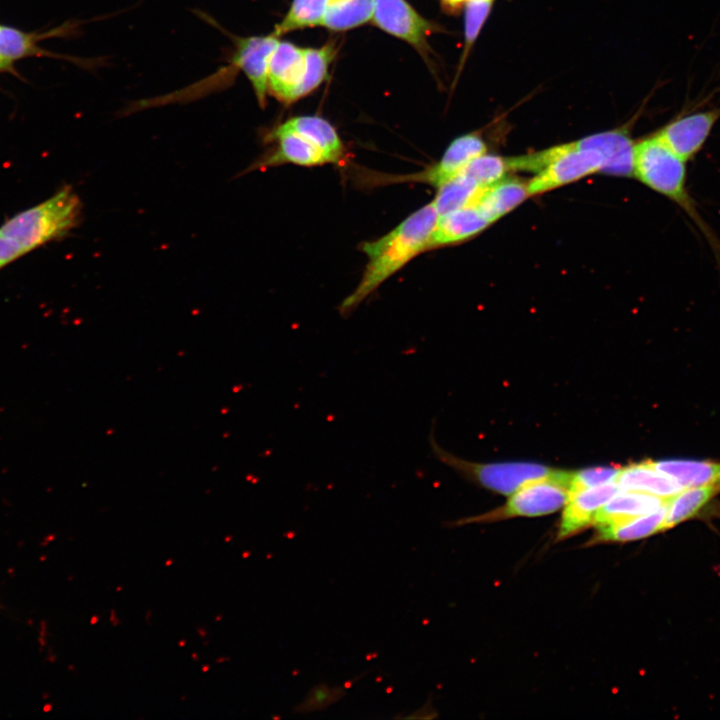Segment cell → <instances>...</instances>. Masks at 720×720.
Returning <instances> with one entry per match:
<instances>
[{
    "label": "cell",
    "mask_w": 720,
    "mask_h": 720,
    "mask_svg": "<svg viewBox=\"0 0 720 720\" xmlns=\"http://www.w3.org/2000/svg\"><path fill=\"white\" fill-rule=\"evenodd\" d=\"M528 196V182L517 178L502 179L483 189L473 204L492 223L516 208Z\"/></svg>",
    "instance_id": "obj_17"
},
{
    "label": "cell",
    "mask_w": 720,
    "mask_h": 720,
    "mask_svg": "<svg viewBox=\"0 0 720 720\" xmlns=\"http://www.w3.org/2000/svg\"><path fill=\"white\" fill-rule=\"evenodd\" d=\"M335 54L334 42L320 48H306L305 72L294 94V102L311 93L325 80Z\"/></svg>",
    "instance_id": "obj_25"
},
{
    "label": "cell",
    "mask_w": 720,
    "mask_h": 720,
    "mask_svg": "<svg viewBox=\"0 0 720 720\" xmlns=\"http://www.w3.org/2000/svg\"><path fill=\"white\" fill-rule=\"evenodd\" d=\"M666 505L640 516L598 526L596 542H627L665 530Z\"/></svg>",
    "instance_id": "obj_20"
},
{
    "label": "cell",
    "mask_w": 720,
    "mask_h": 720,
    "mask_svg": "<svg viewBox=\"0 0 720 720\" xmlns=\"http://www.w3.org/2000/svg\"><path fill=\"white\" fill-rule=\"evenodd\" d=\"M429 445L434 457L464 478L494 492L511 495L523 485L554 474L557 469L531 462L478 463L462 459L442 448L430 431Z\"/></svg>",
    "instance_id": "obj_5"
},
{
    "label": "cell",
    "mask_w": 720,
    "mask_h": 720,
    "mask_svg": "<svg viewBox=\"0 0 720 720\" xmlns=\"http://www.w3.org/2000/svg\"><path fill=\"white\" fill-rule=\"evenodd\" d=\"M227 660H229L228 657H221V658H219V659H216V662H217V663H220V662H223V661L225 662V661H227Z\"/></svg>",
    "instance_id": "obj_37"
},
{
    "label": "cell",
    "mask_w": 720,
    "mask_h": 720,
    "mask_svg": "<svg viewBox=\"0 0 720 720\" xmlns=\"http://www.w3.org/2000/svg\"><path fill=\"white\" fill-rule=\"evenodd\" d=\"M514 170L536 172L528 182L530 195L547 192L579 180L604 167L603 156L595 149L579 148L574 142L512 159Z\"/></svg>",
    "instance_id": "obj_4"
},
{
    "label": "cell",
    "mask_w": 720,
    "mask_h": 720,
    "mask_svg": "<svg viewBox=\"0 0 720 720\" xmlns=\"http://www.w3.org/2000/svg\"><path fill=\"white\" fill-rule=\"evenodd\" d=\"M198 634L203 638L205 635H207L206 630H204L202 627L197 629Z\"/></svg>",
    "instance_id": "obj_36"
},
{
    "label": "cell",
    "mask_w": 720,
    "mask_h": 720,
    "mask_svg": "<svg viewBox=\"0 0 720 720\" xmlns=\"http://www.w3.org/2000/svg\"><path fill=\"white\" fill-rule=\"evenodd\" d=\"M510 170L508 159L484 153L470 161L460 173L471 178L481 189H485L502 180Z\"/></svg>",
    "instance_id": "obj_27"
},
{
    "label": "cell",
    "mask_w": 720,
    "mask_h": 720,
    "mask_svg": "<svg viewBox=\"0 0 720 720\" xmlns=\"http://www.w3.org/2000/svg\"><path fill=\"white\" fill-rule=\"evenodd\" d=\"M615 483L621 491L643 492L663 499L683 489L676 480L655 469L650 460L621 467Z\"/></svg>",
    "instance_id": "obj_16"
},
{
    "label": "cell",
    "mask_w": 720,
    "mask_h": 720,
    "mask_svg": "<svg viewBox=\"0 0 720 720\" xmlns=\"http://www.w3.org/2000/svg\"><path fill=\"white\" fill-rule=\"evenodd\" d=\"M437 218L438 213L431 201L387 234L374 241L363 242L360 249L366 254L368 262L359 284L339 304L338 312L343 317L351 315L389 277L426 251Z\"/></svg>",
    "instance_id": "obj_1"
},
{
    "label": "cell",
    "mask_w": 720,
    "mask_h": 720,
    "mask_svg": "<svg viewBox=\"0 0 720 720\" xmlns=\"http://www.w3.org/2000/svg\"><path fill=\"white\" fill-rule=\"evenodd\" d=\"M658 471L676 480L683 488L720 484V462L695 459L650 460Z\"/></svg>",
    "instance_id": "obj_21"
},
{
    "label": "cell",
    "mask_w": 720,
    "mask_h": 720,
    "mask_svg": "<svg viewBox=\"0 0 720 720\" xmlns=\"http://www.w3.org/2000/svg\"><path fill=\"white\" fill-rule=\"evenodd\" d=\"M663 499L636 491H620L597 512L593 524L598 527L653 512L667 504Z\"/></svg>",
    "instance_id": "obj_18"
},
{
    "label": "cell",
    "mask_w": 720,
    "mask_h": 720,
    "mask_svg": "<svg viewBox=\"0 0 720 720\" xmlns=\"http://www.w3.org/2000/svg\"><path fill=\"white\" fill-rule=\"evenodd\" d=\"M191 656H192L195 660H198L197 654L193 653Z\"/></svg>",
    "instance_id": "obj_38"
},
{
    "label": "cell",
    "mask_w": 720,
    "mask_h": 720,
    "mask_svg": "<svg viewBox=\"0 0 720 720\" xmlns=\"http://www.w3.org/2000/svg\"><path fill=\"white\" fill-rule=\"evenodd\" d=\"M330 0H293L289 11L275 26L273 33L281 35L306 27L321 25Z\"/></svg>",
    "instance_id": "obj_26"
},
{
    "label": "cell",
    "mask_w": 720,
    "mask_h": 720,
    "mask_svg": "<svg viewBox=\"0 0 720 720\" xmlns=\"http://www.w3.org/2000/svg\"><path fill=\"white\" fill-rule=\"evenodd\" d=\"M720 119V107L682 112L657 133L664 143L688 162L704 147Z\"/></svg>",
    "instance_id": "obj_7"
},
{
    "label": "cell",
    "mask_w": 720,
    "mask_h": 720,
    "mask_svg": "<svg viewBox=\"0 0 720 720\" xmlns=\"http://www.w3.org/2000/svg\"><path fill=\"white\" fill-rule=\"evenodd\" d=\"M373 23L383 31L400 38L420 52L427 48V37L433 25L419 15L405 0H374Z\"/></svg>",
    "instance_id": "obj_8"
},
{
    "label": "cell",
    "mask_w": 720,
    "mask_h": 720,
    "mask_svg": "<svg viewBox=\"0 0 720 720\" xmlns=\"http://www.w3.org/2000/svg\"><path fill=\"white\" fill-rule=\"evenodd\" d=\"M264 140L275 142L274 149L255 161L247 171L275 167L285 163L306 167L331 163L321 148L306 137L294 132L274 128L265 135Z\"/></svg>",
    "instance_id": "obj_10"
},
{
    "label": "cell",
    "mask_w": 720,
    "mask_h": 720,
    "mask_svg": "<svg viewBox=\"0 0 720 720\" xmlns=\"http://www.w3.org/2000/svg\"><path fill=\"white\" fill-rule=\"evenodd\" d=\"M686 163L664 143L657 132L635 143L634 176L678 205L693 221L711 247L720 271V240L700 214L687 188Z\"/></svg>",
    "instance_id": "obj_2"
},
{
    "label": "cell",
    "mask_w": 720,
    "mask_h": 720,
    "mask_svg": "<svg viewBox=\"0 0 720 720\" xmlns=\"http://www.w3.org/2000/svg\"><path fill=\"white\" fill-rule=\"evenodd\" d=\"M82 203L71 186L6 220L0 234L28 252L66 236L81 217Z\"/></svg>",
    "instance_id": "obj_3"
},
{
    "label": "cell",
    "mask_w": 720,
    "mask_h": 720,
    "mask_svg": "<svg viewBox=\"0 0 720 720\" xmlns=\"http://www.w3.org/2000/svg\"><path fill=\"white\" fill-rule=\"evenodd\" d=\"M719 491L720 484L683 488L667 501L664 529L696 516Z\"/></svg>",
    "instance_id": "obj_22"
},
{
    "label": "cell",
    "mask_w": 720,
    "mask_h": 720,
    "mask_svg": "<svg viewBox=\"0 0 720 720\" xmlns=\"http://www.w3.org/2000/svg\"><path fill=\"white\" fill-rule=\"evenodd\" d=\"M116 616H117V615H116L115 610H114V609H111V611H110V622H111L112 625H114V626L119 625V623H120V620H119Z\"/></svg>",
    "instance_id": "obj_35"
},
{
    "label": "cell",
    "mask_w": 720,
    "mask_h": 720,
    "mask_svg": "<svg viewBox=\"0 0 720 720\" xmlns=\"http://www.w3.org/2000/svg\"><path fill=\"white\" fill-rule=\"evenodd\" d=\"M374 0H330L321 25L345 31L372 20Z\"/></svg>",
    "instance_id": "obj_23"
},
{
    "label": "cell",
    "mask_w": 720,
    "mask_h": 720,
    "mask_svg": "<svg viewBox=\"0 0 720 720\" xmlns=\"http://www.w3.org/2000/svg\"><path fill=\"white\" fill-rule=\"evenodd\" d=\"M486 150V143L479 134L459 136L449 144L438 162L424 171L398 177V181H415L440 187Z\"/></svg>",
    "instance_id": "obj_11"
},
{
    "label": "cell",
    "mask_w": 720,
    "mask_h": 720,
    "mask_svg": "<svg viewBox=\"0 0 720 720\" xmlns=\"http://www.w3.org/2000/svg\"><path fill=\"white\" fill-rule=\"evenodd\" d=\"M345 694L344 687L319 683L310 688L305 698L294 707L293 711L297 714L322 711L341 700Z\"/></svg>",
    "instance_id": "obj_29"
},
{
    "label": "cell",
    "mask_w": 720,
    "mask_h": 720,
    "mask_svg": "<svg viewBox=\"0 0 720 720\" xmlns=\"http://www.w3.org/2000/svg\"><path fill=\"white\" fill-rule=\"evenodd\" d=\"M171 562H172V560H171V559H169V561H166V565H170V564H171Z\"/></svg>",
    "instance_id": "obj_40"
},
{
    "label": "cell",
    "mask_w": 720,
    "mask_h": 720,
    "mask_svg": "<svg viewBox=\"0 0 720 720\" xmlns=\"http://www.w3.org/2000/svg\"><path fill=\"white\" fill-rule=\"evenodd\" d=\"M444 4L451 8H457L462 5H465L469 0H441Z\"/></svg>",
    "instance_id": "obj_34"
},
{
    "label": "cell",
    "mask_w": 720,
    "mask_h": 720,
    "mask_svg": "<svg viewBox=\"0 0 720 720\" xmlns=\"http://www.w3.org/2000/svg\"><path fill=\"white\" fill-rule=\"evenodd\" d=\"M234 43L232 59L238 64L254 90L258 104L264 107L268 94V67L279 37L273 32L265 36L239 37L229 34Z\"/></svg>",
    "instance_id": "obj_9"
},
{
    "label": "cell",
    "mask_w": 720,
    "mask_h": 720,
    "mask_svg": "<svg viewBox=\"0 0 720 720\" xmlns=\"http://www.w3.org/2000/svg\"><path fill=\"white\" fill-rule=\"evenodd\" d=\"M621 489L615 482L576 491L569 495L561 517L558 539H563L593 524L599 509Z\"/></svg>",
    "instance_id": "obj_13"
},
{
    "label": "cell",
    "mask_w": 720,
    "mask_h": 720,
    "mask_svg": "<svg viewBox=\"0 0 720 720\" xmlns=\"http://www.w3.org/2000/svg\"><path fill=\"white\" fill-rule=\"evenodd\" d=\"M220 618H221V615H218V617H217V618H215V620H217V621H218V620H219Z\"/></svg>",
    "instance_id": "obj_41"
},
{
    "label": "cell",
    "mask_w": 720,
    "mask_h": 720,
    "mask_svg": "<svg viewBox=\"0 0 720 720\" xmlns=\"http://www.w3.org/2000/svg\"><path fill=\"white\" fill-rule=\"evenodd\" d=\"M494 0H469L465 3V47L461 63L463 64L471 46L481 31Z\"/></svg>",
    "instance_id": "obj_30"
},
{
    "label": "cell",
    "mask_w": 720,
    "mask_h": 720,
    "mask_svg": "<svg viewBox=\"0 0 720 720\" xmlns=\"http://www.w3.org/2000/svg\"><path fill=\"white\" fill-rule=\"evenodd\" d=\"M434 710L429 703L422 705L418 710L412 712L410 715L405 716L407 719H427L434 718Z\"/></svg>",
    "instance_id": "obj_33"
},
{
    "label": "cell",
    "mask_w": 720,
    "mask_h": 720,
    "mask_svg": "<svg viewBox=\"0 0 720 720\" xmlns=\"http://www.w3.org/2000/svg\"><path fill=\"white\" fill-rule=\"evenodd\" d=\"M34 35L0 25V70L13 61L36 53Z\"/></svg>",
    "instance_id": "obj_28"
},
{
    "label": "cell",
    "mask_w": 720,
    "mask_h": 720,
    "mask_svg": "<svg viewBox=\"0 0 720 720\" xmlns=\"http://www.w3.org/2000/svg\"><path fill=\"white\" fill-rule=\"evenodd\" d=\"M306 137L321 148L331 163L342 160L344 145L335 128L324 118L318 116H297L275 127Z\"/></svg>",
    "instance_id": "obj_19"
},
{
    "label": "cell",
    "mask_w": 720,
    "mask_h": 720,
    "mask_svg": "<svg viewBox=\"0 0 720 720\" xmlns=\"http://www.w3.org/2000/svg\"><path fill=\"white\" fill-rule=\"evenodd\" d=\"M574 143L579 148L595 149L603 156V173L623 177L634 175L635 142L627 129L593 134Z\"/></svg>",
    "instance_id": "obj_14"
},
{
    "label": "cell",
    "mask_w": 720,
    "mask_h": 720,
    "mask_svg": "<svg viewBox=\"0 0 720 720\" xmlns=\"http://www.w3.org/2000/svg\"><path fill=\"white\" fill-rule=\"evenodd\" d=\"M572 471L557 469L548 476L523 485L494 511L457 520L453 525L496 521L513 517H535L564 507L570 495Z\"/></svg>",
    "instance_id": "obj_6"
},
{
    "label": "cell",
    "mask_w": 720,
    "mask_h": 720,
    "mask_svg": "<svg viewBox=\"0 0 720 720\" xmlns=\"http://www.w3.org/2000/svg\"><path fill=\"white\" fill-rule=\"evenodd\" d=\"M207 669L209 670V666H204V667L202 668V670H203L204 672H205Z\"/></svg>",
    "instance_id": "obj_39"
},
{
    "label": "cell",
    "mask_w": 720,
    "mask_h": 720,
    "mask_svg": "<svg viewBox=\"0 0 720 720\" xmlns=\"http://www.w3.org/2000/svg\"><path fill=\"white\" fill-rule=\"evenodd\" d=\"M619 469V467L614 466H601L572 472L570 494L582 489L615 482Z\"/></svg>",
    "instance_id": "obj_31"
},
{
    "label": "cell",
    "mask_w": 720,
    "mask_h": 720,
    "mask_svg": "<svg viewBox=\"0 0 720 720\" xmlns=\"http://www.w3.org/2000/svg\"><path fill=\"white\" fill-rule=\"evenodd\" d=\"M306 64V49L290 42L279 41L268 67V93L279 101L291 104L300 85Z\"/></svg>",
    "instance_id": "obj_12"
},
{
    "label": "cell",
    "mask_w": 720,
    "mask_h": 720,
    "mask_svg": "<svg viewBox=\"0 0 720 720\" xmlns=\"http://www.w3.org/2000/svg\"><path fill=\"white\" fill-rule=\"evenodd\" d=\"M491 222L475 204L438 216L427 250L467 240L482 232Z\"/></svg>",
    "instance_id": "obj_15"
},
{
    "label": "cell",
    "mask_w": 720,
    "mask_h": 720,
    "mask_svg": "<svg viewBox=\"0 0 720 720\" xmlns=\"http://www.w3.org/2000/svg\"><path fill=\"white\" fill-rule=\"evenodd\" d=\"M23 255L15 243L0 234V269Z\"/></svg>",
    "instance_id": "obj_32"
},
{
    "label": "cell",
    "mask_w": 720,
    "mask_h": 720,
    "mask_svg": "<svg viewBox=\"0 0 720 720\" xmlns=\"http://www.w3.org/2000/svg\"><path fill=\"white\" fill-rule=\"evenodd\" d=\"M482 190L471 178L458 173L438 187V192L432 202L440 216L473 204Z\"/></svg>",
    "instance_id": "obj_24"
}]
</instances>
